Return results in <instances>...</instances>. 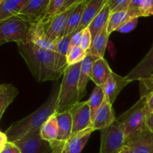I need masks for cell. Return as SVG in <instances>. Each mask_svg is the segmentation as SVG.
Here are the masks:
<instances>
[{
    "mask_svg": "<svg viewBox=\"0 0 153 153\" xmlns=\"http://www.w3.org/2000/svg\"><path fill=\"white\" fill-rule=\"evenodd\" d=\"M4 43H5V42L3 41V40H0V46H1V45L4 44Z\"/></svg>",
    "mask_w": 153,
    "mask_h": 153,
    "instance_id": "cell-43",
    "label": "cell"
},
{
    "mask_svg": "<svg viewBox=\"0 0 153 153\" xmlns=\"http://www.w3.org/2000/svg\"><path fill=\"white\" fill-rule=\"evenodd\" d=\"M32 23L15 16L0 22V40L5 43H17L29 42L30 30Z\"/></svg>",
    "mask_w": 153,
    "mask_h": 153,
    "instance_id": "cell-5",
    "label": "cell"
},
{
    "mask_svg": "<svg viewBox=\"0 0 153 153\" xmlns=\"http://www.w3.org/2000/svg\"><path fill=\"white\" fill-rule=\"evenodd\" d=\"M126 146L131 153H153V133L149 130L128 137Z\"/></svg>",
    "mask_w": 153,
    "mask_h": 153,
    "instance_id": "cell-12",
    "label": "cell"
},
{
    "mask_svg": "<svg viewBox=\"0 0 153 153\" xmlns=\"http://www.w3.org/2000/svg\"><path fill=\"white\" fill-rule=\"evenodd\" d=\"M129 83L126 76H119L112 71L108 80L102 85L105 97L113 105L122 90Z\"/></svg>",
    "mask_w": 153,
    "mask_h": 153,
    "instance_id": "cell-13",
    "label": "cell"
},
{
    "mask_svg": "<svg viewBox=\"0 0 153 153\" xmlns=\"http://www.w3.org/2000/svg\"><path fill=\"white\" fill-rule=\"evenodd\" d=\"M140 97H145L153 91V72L146 79L139 81Z\"/></svg>",
    "mask_w": 153,
    "mask_h": 153,
    "instance_id": "cell-34",
    "label": "cell"
},
{
    "mask_svg": "<svg viewBox=\"0 0 153 153\" xmlns=\"http://www.w3.org/2000/svg\"><path fill=\"white\" fill-rule=\"evenodd\" d=\"M116 120L112 104L105 98L104 102L96 114L93 121V128L94 131L102 130L112 125Z\"/></svg>",
    "mask_w": 153,
    "mask_h": 153,
    "instance_id": "cell-14",
    "label": "cell"
},
{
    "mask_svg": "<svg viewBox=\"0 0 153 153\" xmlns=\"http://www.w3.org/2000/svg\"><path fill=\"white\" fill-rule=\"evenodd\" d=\"M79 1L80 0L70 9L58 13L53 17L43 22L45 32L52 41L56 42L64 37L70 14Z\"/></svg>",
    "mask_w": 153,
    "mask_h": 153,
    "instance_id": "cell-9",
    "label": "cell"
},
{
    "mask_svg": "<svg viewBox=\"0 0 153 153\" xmlns=\"http://www.w3.org/2000/svg\"><path fill=\"white\" fill-rule=\"evenodd\" d=\"M91 43H92V35H91L89 28H87L85 30H83L82 39H81L80 46L83 50H85V52H88V49L91 47Z\"/></svg>",
    "mask_w": 153,
    "mask_h": 153,
    "instance_id": "cell-36",
    "label": "cell"
},
{
    "mask_svg": "<svg viewBox=\"0 0 153 153\" xmlns=\"http://www.w3.org/2000/svg\"><path fill=\"white\" fill-rule=\"evenodd\" d=\"M29 42L49 50L55 51L56 42H53L47 37L43 22L32 24L29 34Z\"/></svg>",
    "mask_w": 153,
    "mask_h": 153,
    "instance_id": "cell-17",
    "label": "cell"
},
{
    "mask_svg": "<svg viewBox=\"0 0 153 153\" xmlns=\"http://www.w3.org/2000/svg\"><path fill=\"white\" fill-rule=\"evenodd\" d=\"M0 153H21V152L14 143L8 141Z\"/></svg>",
    "mask_w": 153,
    "mask_h": 153,
    "instance_id": "cell-38",
    "label": "cell"
},
{
    "mask_svg": "<svg viewBox=\"0 0 153 153\" xmlns=\"http://www.w3.org/2000/svg\"><path fill=\"white\" fill-rule=\"evenodd\" d=\"M88 55L87 52L82 49L81 46H74L69 49L67 61L68 66L81 63Z\"/></svg>",
    "mask_w": 153,
    "mask_h": 153,
    "instance_id": "cell-31",
    "label": "cell"
},
{
    "mask_svg": "<svg viewBox=\"0 0 153 153\" xmlns=\"http://www.w3.org/2000/svg\"><path fill=\"white\" fill-rule=\"evenodd\" d=\"M19 54L38 82L59 79L55 70V52L43 49L31 42L17 43Z\"/></svg>",
    "mask_w": 153,
    "mask_h": 153,
    "instance_id": "cell-1",
    "label": "cell"
},
{
    "mask_svg": "<svg viewBox=\"0 0 153 153\" xmlns=\"http://www.w3.org/2000/svg\"><path fill=\"white\" fill-rule=\"evenodd\" d=\"M81 63L68 66L64 71L62 82L60 85L55 114L70 111L80 102L79 98V80Z\"/></svg>",
    "mask_w": 153,
    "mask_h": 153,
    "instance_id": "cell-3",
    "label": "cell"
},
{
    "mask_svg": "<svg viewBox=\"0 0 153 153\" xmlns=\"http://www.w3.org/2000/svg\"><path fill=\"white\" fill-rule=\"evenodd\" d=\"M151 15H152L153 16V8L152 9V10H151Z\"/></svg>",
    "mask_w": 153,
    "mask_h": 153,
    "instance_id": "cell-44",
    "label": "cell"
},
{
    "mask_svg": "<svg viewBox=\"0 0 153 153\" xmlns=\"http://www.w3.org/2000/svg\"><path fill=\"white\" fill-rule=\"evenodd\" d=\"M93 131V127L71 136L65 141L56 140L51 143L52 153H82Z\"/></svg>",
    "mask_w": 153,
    "mask_h": 153,
    "instance_id": "cell-8",
    "label": "cell"
},
{
    "mask_svg": "<svg viewBox=\"0 0 153 153\" xmlns=\"http://www.w3.org/2000/svg\"><path fill=\"white\" fill-rule=\"evenodd\" d=\"M40 128L32 130L19 140L13 142L21 153H52L50 143L41 137Z\"/></svg>",
    "mask_w": 153,
    "mask_h": 153,
    "instance_id": "cell-7",
    "label": "cell"
},
{
    "mask_svg": "<svg viewBox=\"0 0 153 153\" xmlns=\"http://www.w3.org/2000/svg\"><path fill=\"white\" fill-rule=\"evenodd\" d=\"M88 1L89 0H80V1L78 3L69 18L64 37L72 36L74 33H76V30L80 25L84 10H85Z\"/></svg>",
    "mask_w": 153,
    "mask_h": 153,
    "instance_id": "cell-24",
    "label": "cell"
},
{
    "mask_svg": "<svg viewBox=\"0 0 153 153\" xmlns=\"http://www.w3.org/2000/svg\"><path fill=\"white\" fill-rule=\"evenodd\" d=\"M7 142H8V140H7V137L5 133L0 131V152L2 150V149L4 147Z\"/></svg>",
    "mask_w": 153,
    "mask_h": 153,
    "instance_id": "cell-40",
    "label": "cell"
},
{
    "mask_svg": "<svg viewBox=\"0 0 153 153\" xmlns=\"http://www.w3.org/2000/svg\"><path fill=\"white\" fill-rule=\"evenodd\" d=\"M73 120L72 136L93 127L88 101L79 102L70 110Z\"/></svg>",
    "mask_w": 153,
    "mask_h": 153,
    "instance_id": "cell-10",
    "label": "cell"
},
{
    "mask_svg": "<svg viewBox=\"0 0 153 153\" xmlns=\"http://www.w3.org/2000/svg\"><path fill=\"white\" fill-rule=\"evenodd\" d=\"M138 22V18L133 17L129 18L126 20L119 28L117 29L116 31L120 33H128L134 30L136 28Z\"/></svg>",
    "mask_w": 153,
    "mask_h": 153,
    "instance_id": "cell-35",
    "label": "cell"
},
{
    "mask_svg": "<svg viewBox=\"0 0 153 153\" xmlns=\"http://www.w3.org/2000/svg\"><path fill=\"white\" fill-rule=\"evenodd\" d=\"M146 98L140 97L132 107L117 119L123 128L126 138L149 130L146 126Z\"/></svg>",
    "mask_w": 153,
    "mask_h": 153,
    "instance_id": "cell-4",
    "label": "cell"
},
{
    "mask_svg": "<svg viewBox=\"0 0 153 153\" xmlns=\"http://www.w3.org/2000/svg\"><path fill=\"white\" fill-rule=\"evenodd\" d=\"M18 94V90L11 84L0 85V120L3 114Z\"/></svg>",
    "mask_w": 153,
    "mask_h": 153,
    "instance_id": "cell-26",
    "label": "cell"
},
{
    "mask_svg": "<svg viewBox=\"0 0 153 153\" xmlns=\"http://www.w3.org/2000/svg\"><path fill=\"white\" fill-rule=\"evenodd\" d=\"M59 88L60 85H54L49 98L44 104L28 116L11 124L4 132L9 142L16 141L32 130L41 127L51 116L55 114Z\"/></svg>",
    "mask_w": 153,
    "mask_h": 153,
    "instance_id": "cell-2",
    "label": "cell"
},
{
    "mask_svg": "<svg viewBox=\"0 0 153 153\" xmlns=\"http://www.w3.org/2000/svg\"><path fill=\"white\" fill-rule=\"evenodd\" d=\"M146 98V114L149 115L153 114V91L149 93Z\"/></svg>",
    "mask_w": 153,
    "mask_h": 153,
    "instance_id": "cell-39",
    "label": "cell"
},
{
    "mask_svg": "<svg viewBox=\"0 0 153 153\" xmlns=\"http://www.w3.org/2000/svg\"><path fill=\"white\" fill-rule=\"evenodd\" d=\"M49 0H29L16 16L32 24L42 22Z\"/></svg>",
    "mask_w": 153,
    "mask_h": 153,
    "instance_id": "cell-11",
    "label": "cell"
},
{
    "mask_svg": "<svg viewBox=\"0 0 153 153\" xmlns=\"http://www.w3.org/2000/svg\"><path fill=\"white\" fill-rule=\"evenodd\" d=\"M105 98V93L103 91L102 86H98L96 85L94 88V91H93L92 94H91V97H90L89 100H88V103H89L90 108H91V120L94 121L95 115L97 112L98 111L99 108L102 104L104 102Z\"/></svg>",
    "mask_w": 153,
    "mask_h": 153,
    "instance_id": "cell-29",
    "label": "cell"
},
{
    "mask_svg": "<svg viewBox=\"0 0 153 153\" xmlns=\"http://www.w3.org/2000/svg\"><path fill=\"white\" fill-rule=\"evenodd\" d=\"M128 19H129V16L127 11L111 13L107 24L108 34L110 35L112 32L116 31L117 29Z\"/></svg>",
    "mask_w": 153,
    "mask_h": 153,
    "instance_id": "cell-30",
    "label": "cell"
},
{
    "mask_svg": "<svg viewBox=\"0 0 153 153\" xmlns=\"http://www.w3.org/2000/svg\"><path fill=\"white\" fill-rule=\"evenodd\" d=\"M71 36L63 37L57 40L55 44V70L59 78L64 75V71L68 67L67 61V54L70 49V43Z\"/></svg>",
    "mask_w": 153,
    "mask_h": 153,
    "instance_id": "cell-16",
    "label": "cell"
},
{
    "mask_svg": "<svg viewBox=\"0 0 153 153\" xmlns=\"http://www.w3.org/2000/svg\"><path fill=\"white\" fill-rule=\"evenodd\" d=\"M1 1H2V0H0V4H1Z\"/></svg>",
    "mask_w": 153,
    "mask_h": 153,
    "instance_id": "cell-45",
    "label": "cell"
},
{
    "mask_svg": "<svg viewBox=\"0 0 153 153\" xmlns=\"http://www.w3.org/2000/svg\"><path fill=\"white\" fill-rule=\"evenodd\" d=\"M131 0H108L111 13L127 11Z\"/></svg>",
    "mask_w": 153,
    "mask_h": 153,
    "instance_id": "cell-33",
    "label": "cell"
},
{
    "mask_svg": "<svg viewBox=\"0 0 153 153\" xmlns=\"http://www.w3.org/2000/svg\"><path fill=\"white\" fill-rule=\"evenodd\" d=\"M97 58H94L88 55L86 58L82 61L80 67L79 80V98L82 100L85 96L87 92V85L89 80L91 79V70H92L93 62Z\"/></svg>",
    "mask_w": 153,
    "mask_h": 153,
    "instance_id": "cell-20",
    "label": "cell"
},
{
    "mask_svg": "<svg viewBox=\"0 0 153 153\" xmlns=\"http://www.w3.org/2000/svg\"><path fill=\"white\" fill-rule=\"evenodd\" d=\"M58 127V141H65L72 136L73 120L70 111L61 114H55Z\"/></svg>",
    "mask_w": 153,
    "mask_h": 153,
    "instance_id": "cell-23",
    "label": "cell"
},
{
    "mask_svg": "<svg viewBox=\"0 0 153 153\" xmlns=\"http://www.w3.org/2000/svg\"><path fill=\"white\" fill-rule=\"evenodd\" d=\"M112 72L108 63L105 58H97L93 62L91 80L98 86H102Z\"/></svg>",
    "mask_w": 153,
    "mask_h": 153,
    "instance_id": "cell-19",
    "label": "cell"
},
{
    "mask_svg": "<svg viewBox=\"0 0 153 153\" xmlns=\"http://www.w3.org/2000/svg\"><path fill=\"white\" fill-rule=\"evenodd\" d=\"M119 153H131V152H130L129 149H128L127 146H125V147H124L123 149Z\"/></svg>",
    "mask_w": 153,
    "mask_h": 153,
    "instance_id": "cell-42",
    "label": "cell"
},
{
    "mask_svg": "<svg viewBox=\"0 0 153 153\" xmlns=\"http://www.w3.org/2000/svg\"><path fill=\"white\" fill-rule=\"evenodd\" d=\"M64 2V0H49V5H48L44 18H43L42 22H46L50 18L53 17L54 16L58 14L61 10Z\"/></svg>",
    "mask_w": 153,
    "mask_h": 153,
    "instance_id": "cell-32",
    "label": "cell"
},
{
    "mask_svg": "<svg viewBox=\"0 0 153 153\" xmlns=\"http://www.w3.org/2000/svg\"><path fill=\"white\" fill-rule=\"evenodd\" d=\"M107 1L108 0H89L84 10L81 23L76 30V33L78 31H82L88 28L93 20L95 19L96 16L98 15L100 10L102 9L105 4L107 3Z\"/></svg>",
    "mask_w": 153,
    "mask_h": 153,
    "instance_id": "cell-18",
    "label": "cell"
},
{
    "mask_svg": "<svg viewBox=\"0 0 153 153\" xmlns=\"http://www.w3.org/2000/svg\"><path fill=\"white\" fill-rule=\"evenodd\" d=\"M111 14L110 7H109L108 0L107 3L104 5L100 13H98L95 19L93 20L91 25L88 27L89 28L91 34L92 35V39L97 35L98 33H100L105 27L107 26L108 22L109 16Z\"/></svg>",
    "mask_w": 153,
    "mask_h": 153,
    "instance_id": "cell-27",
    "label": "cell"
},
{
    "mask_svg": "<svg viewBox=\"0 0 153 153\" xmlns=\"http://www.w3.org/2000/svg\"><path fill=\"white\" fill-rule=\"evenodd\" d=\"M100 153H119L126 146V135L122 125L115 120L109 127L100 130Z\"/></svg>",
    "mask_w": 153,
    "mask_h": 153,
    "instance_id": "cell-6",
    "label": "cell"
},
{
    "mask_svg": "<svg viewBox=\"0 0 153 153\" xmlns=\"http://www.w3.org/2000/svg\"><path fill=\"white\" fill-rule=\"evenodd\" d=\"M29 0H2L0 4V22L19 14Z\"/></svg>",
    "mask_w": 153,
    "mask_h": 153,
    "instance_id": "cell-22",
    "label": "cell"
},
{
    "mask_svg": "<svg viewBox=\"0 0 153 153\" xmlns=\"http://www.w3.org/2000/svg\"><path fill=\"white\" fill-rule=\"evenodd\" d=\"M82 33H83V31H78V32L75 33V34H73V35L71 36L70 43V49L74 47V46H80Z\"/></svg>",
    "mask_w": 153,
    "mask_h": 153,
    "instance_id": "cell-37",
    "label": "cell"
},
{
    "mask_svg": "<svg viewBox=\"0 0 153 153\" xmlns=\"http://www.w3.org/2000/svg\"><path fill=\"white\" fill-rule=\"evenodd\" d=\"M146 126L148 129L153 133V114L146 116Z\"/></svg>",
    "mask_w": 153,
    "mask_h": 153,
    "instance_id": "cell-41",
    "label": "cell"
},
{
    "mask_svg": "<svg viewBox=\"0 0 153 153\" xmlns=\"http://www.w3.org/2000/svg\"><path fill=\"white\" fill-rule=\"evenodd\" d=\"M153 72V43L146 56L126 76L130 82L140 81L149 77Z\"/></svg>",
    "mask_w": 153,
    "mask_h": 153,
    "instance_id": "cell-15",
    "label": "cell"
},
{
    "mask_svg": "<svg viewBox=\"0 0 153 153\" xmlns=\"http://www.w3.org/2000/svg\"><path fill=\"white\" fill-rule=\"evenodd\" d=\"M108 38L109 34H108L106 26L92 39L91 47L87 54L96 58H104Z\"/></svg>",
    "mask_w": 153,
    "mask_h": 153,
    "instance_id": "cell-21",
    "label": "cell"
},
{
    "mask_svg": "<svg viewBox=\"0 0 153 153\" xmlns=\"http://www.w3.org/2000/svg\"><path fill=\"white\" fill-rule=\"evenodd\" d=\"M40 135L43 140L52 143L58 140V127L55 114L51 116L40 128Z\"/></svg>",
    "mask_w": 153,
    "mask_h": 153,
    "instance_id": "cell-28",
    "label": "cell"
},
{
    "mask_svg": "<svg viewBox=\"0 0 153 153\" xmlns=\"http://www.w3.org/2000/svg\"><path fill=\"white\" fill-rule=\"evenodd\" d=\"M153 0H131L127 13L129 18L151 16Z\"/></svg>",
    "mask_w": 153,
    "mask_h": 153,
    "instance_id": "cell-25",
    "label": "cell"
}]
</instances>
